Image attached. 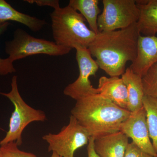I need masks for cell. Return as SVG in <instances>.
I'll use <instances>...</instances> for the list:
<instances>
[{
	"label": "cell",
	"instance_id": "cell-1",
	"mask_svg": "<svg viewBox=\"0 0 157 157\" xmlns=\"http://www.w3.org/2000/svg\"><path fill=\"white\" fill-rule=\"evenodd\" d=\"M140 35L137 23L124 29L99 32L88 49L110 77L122 76L127 63L136 59Z\"/></svg>",
	"mask_w": 157,
	"mask_h": 157
},
{
	"label": "cell",
	"instance_id": "cell-2",
	"mask_svg": "<svg viewBox=\"0 0 157 157\" xmlns=\"http://www.w3.org/2000/svg\"><path fill=\"white\" fill-rule=\"evenodd\" d=\"M71 113L95 139L120 132L121 124L131 112L98 94L77 100Z\"/></svg>",
	"mask_w": 157,
	"mask_h": 157
},
{
	"label": "cell",
	"instance_id": "cell-3",
	"mask_svg": "<svg viewBox=\"0 0 157 157\" xmlns=\"http://www.w3.org/2000/svg\"><path fill=\"white\" fill-rule=\"evenodd\" d=\"M55 42L62 47L88 48L96 34L86 25L83 16L68 5L54 10L50 14Z\"/></svg>",
	"mask_w": 157,
	"mask_h": 157
},
{
	"label": "cell",
	"instance_id": "cell-4",
	"mask_svg": "<svg viewBox=\"0 0 157 157\" xmlns=\"http://www.w3.org/2000/svg\"><path fill=\"white\" fill-rule=\"evenodd\" d=\"M11 101L14 106L9 122V130L0 141V145L15 142L18 146L22 144V134L26 127L33 122H44L47 117L44 111L33 108L23 100L18 90L17 76L11 79V90L9 93L0 92Z\"/></svg>",
	"mask_w": 157,
	"mask_h": 157
},
{
	"label": "cell",
	"instance_id": "cell-5",
	"mask_svg": "<svg viewBox=\"0 0 157 157\" xmlns=\"http://www.w3.org/2000/svg\"><path fill=\"white\" fill-rule=\"evenodd\" d=\"M71 50L59 46L55 42L33 36L21 29L15 30L13 39L5 43V52L13 62L36 55L62 56Z\"/></svg>",
	"mask_w": 157,
	"mask_h": 157
},
{
	"label": "cell",
	"instance_id": "cell-6",
	"mask_svg": "<svg viewBox=\"0 0 157 157\" xmlns=\"http://www.w3.org/2000/svg\"><path fill=\"white\" fill-rule=\"evenodd\" d=\"M89 133L70 115L69 123L57 134L49 133L42 139L48 144V151L55 153L61 157H74L76 150L87 145L90 138Z\"/></svg>",
	"mask_w": 157,
	"mask_h": 157
},
{
	"label": "cell",
	"instance_id": "cell-7",
	"mask_svg": "<svg viewBox=\"0 0 157 157\" xmlns=\"http://www.w3.org/2000/svg\"><path fill=\"white\" fill-rule=\"evenodd\" d=\"M103 10L99 15V32L128 27L139 19L140 10L135 0H103Z\"/></svg>",
	"mask_w": 157,
	"mask_h": 157
},
{
	"label": "cell",
	"instance_id": "cell-8",
	"mask_svg": "<svg viewBox=\"0 0 157 157\" xmlns=\"http://www.w3.org/2000/svg\"><path fill=\"white\" fill-rule=\"evenodd\" d=\"M75 49L79 75L75 81L65 87L63 93L76 101L87 96L99 94L98 88L93 87L90 77L95 75L99 67L87 48L78 46Z\"/></svg>",
	"mask_w": 157,
	"mask_h": 157
},
{
	"label": "cell",
	"instance_id": "cell-9",
	"mask_svg": "<svg viewBox=\"0 0 157 157\" xmlns=\"http://www.w3.org/2000/svg\"><path fill=\"white\" fill-rule=\"evenodd\" d=\"M120 132L132 140L141 150L154 157L157 155L150 137L146 113L144 107L131 113L121 124Z\"/></svg>",
	"mask_w": 157,
	"mask_h": 157
},
{
	"label": "cell",
	"instance_id": "cell-10",
	"mask_svg": "<svg viewBox=\"0 0 157 157\" xmlns=\"http://www.w3.org/2000/svg\"><path fill=\"white\" fill-rule=\"evenodd\" d=\"M157 63V37L140 35L138 39L137 56L129 67L142 77Z\"/></svg>",
	"mask_w": 157,
	"mask_h": 157
},
{
	"label": "cell",
	"instance_id": "cell-11",
	"mask_svg": "<svg viewBox=\"0 0 157 157\" xmlns=\"http://www.w3.org/2000/svg\"><path fill=\"white\" fill-rule=\"evenodd\" d=\"M99 94L123 109H128L126 86L119 76H101L98 88Z\"/></svg>",
	"mask_w": 157,
	"mask_h": 157
},
{
	"label": "cell",
	"instance_id": "cell-12",
	"mask_svg": "<svg viewBox=\"0 0 157 157\" xmlns=\"http://www.w3.org/2000/svg\"><path fill=\"white\" fill-rule=\"evenodd\" d=\"M128 138L121 132L94 139L95 150L100 157H124Z\"/></svg>",
	"mask_w": 157,
	"mask_h": 157
},
{
	"label": "cell",
	"instance_id": "cell-13",
	"mask_svg": "<svg viewBox=\"0 0 157 157\" xmlns=\"http://www.w3.org/2000/svg\"><path fill=\"white\" fill-rule=\"evenodd\" d=\"M121 78L126 86L128 92V110L131 113L135 112L143 107L144 94L142 77L128 67L122 75Z\"/></svg>",
	"mask_w": 157,
	"mask_h": 157
},
{
	"label": "cell",
	"instance_id": "cell-14",
	"mask_svg": "<svg viewBox=\"0 0 157 157\" xmlns=\"http://www.w3.org/2000/svg\"><path fill=\"white\" fill-rule=\"evenodd\" d=\"M136 1L140 10L137 25L140 35L155 36L157 33V0Z\"/></svg>",
	"mask_w": 157,
	"mask_h": 157
},
{
	"label": "cell",
	"instance_id": "cell-15",
	"mask_svg": "<svg viewBox=\"0 0 157 157\" xmlns=\"http://www.w3.org/2000/svg\"><path fill=\"white\" fill-rule=\"evenodd\" d=\"M9 21L22 24L34 32L41 30L46 24L45 20L20 12L5 0H0V22Z\"/></svg>",
	"mask_w": 157,
	"mask_h": 157
},
{
	"label": "cell",
	"instance_id": "cell-16",
	"mask_svg": "<svg viewBox=\"0 0 157 157\" xmlns=\"http://www.w3.org/2000/svg\"><path fill=\"white\" fill-rule=\"evenodd\" d=\"M98 0H70L69 6L79 12L87 21L90 29L96 34L99 33L98 20L101 10Z\"/></svg>",
	"mask_w": 157,
	"mask_h": 157
},
{
	"label": "cell",
	"instance_id": "cell-17",
	"mask_svg": "<svg viewBox=\"0 0 157 157\" xmlns=\"http://www.w3.org/2000/svg\"><path fill=\"white\" fill-rule=\"evenodd\" d=\"M143 105L146 111L150 137L157 154V100L144 95Z\"/></svg>",
	"mask_w": 157,
	"mask_h": 157
},
{
	"label": "cell",
	"instance_id": "cell-18",
	"mask_svg": "<svg viewBox=\"0 0 157 157\" xmlns=\"http://www.w3.org/2000/svg\"><path fill=\"white\" fill-rule=\"evenodd\" d=\"M144 95L157 100V63L142 77Z\"/></svg>",
	"mask_w": 157,
	"mask_h": 157
},
{
	"label": "cell",
	"instance_id": "cell-19",
	"mask_svg": "<svg viewBox=\"0 0 157 157\" xmlns=\"http://www.w3.org/2000/svg\"><path fill=\"white\" fill-rule=\"evenodd\" d=\"M15 142L1 145L0 157H38L32 153L22 151Z\"/></svg>",
	"mask_w": 157,
	"mask_h": 157
},
{
	"label": "cell",
	"instance_id": "cell-20",
	"mask_svg": "<svg viewBox=\"0 0 157 157\" xmlns=\"http://www.w3.org/2000/svg\"><path fill=\"white\" fill-rule=\"evenodd\" d=\"M10 25L9 22H0V36L7 30ZM13 63L8 57L5 59L0 57V76H6L15 73L16 70Z\"/></svg>",
	"mask_w": 157,
	"mask_h": 157
},
{
	"label": "cell",
	"instance_id": "cell-21",
	"mask_svg": "<svg viewBox=\"0 0 157 157\" xmlns=\"http://www.w3.org/2000/svg\"><path fill=\"white\" fill-rule=\"evenodd\" d=\"M124 157H155L141 150L134 142L129 143Z\"/></svg>",
	"mask_w": 157,
	"mask_h": 157
},
{
	"label": "cell",
	"instance_id": "cell-22",
	"mask_svg": "<svg viewBox=\"0 0 157 157\" xmlns=\"http://www.w3.org/2000/svg\"><path fill=\"white\" fill-rule=\"evenodd\" d=\"M25 2L30 4H36L39 6H49L54 10L60 8L59 2L58 0H27Z\"/></svg>",
	"mask_w": 157,
	"mask_h": 157
},
{
	"label": "cell",
	"instance_id": "cell-23",
	"mask_svg": "<svg viewBox=\"0 0 157 157\" xmlns=\"http://www.w3.org/2000/svg\"><path fill=\"white\" fill-rule=\"evenodd\" d=\"M94 142V139L90 137L87 145V157H100L95 150Z\"/></svg>",
	"mask_w": 157,
	"mask_h": 157
},
{
	"label": "cell",
	"instance_id": "cell-24",
	"mask_svg": "<svg viewBox=\"0 0 157 157\" xmlns=\"http://www.w3.org/2000/svg\"><path fill=\"white\" fill-rule=\"evenodd\" d=\"M50 157H61L59 156V155L56 154L55 153L52 152V154L51 155V156Z\"/></svg>",
	"mask_w": 157,
	"mask_h": 157
},
{
	"label": "cell",
	"instance_id": "cell-25",
	"mask_svg": "<svg viewBox=\"0 0 157 157\" xmlns=\"http://www.w3.org/2000/svg\"><path fill=\"white\" fill-rule=\"evenodd\" d=\"M0 149H1V145H0Z\"/></svg>",
	"mask_w": 157,
	"mask_h": 157
},
{
	"label": "cell",
	"instance_id": "cell-26",
	"mask_svg": "<svg viewBox=\"0 0 157 157\" xmlns=\"http://www.w3.org/2000/svg\"><path fill=\"white\" fill-rule=\"evenodd\" d=\"M157 157V155L156 156V157Z\"/></svg>",
	"mask_w": 157,
	"mask_h": 157
}]
</instances>
